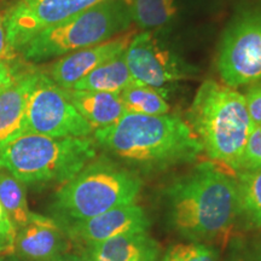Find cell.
Returning a JSON list of instances; mask_svg holds the SVG:
<instances>
[{
	"mask_svg": "<svg viewBox=\"0 0 261 261\" xmlns=\"http://www.w3.org/2000/svg\"><path fill=\"white\" fill-rule=\"evenodd\" d=\"M98 149L136 172L150 175L195 162L203 146L178 115H142L126 113L112 126L94 129Z\"/></svg>",
	"mask_w": 261,
	"mask_h": 261,
	"instance_id": "6da1fadb",
	"label": "cell"
},
{
	"mask_svg": "<svg viewBox=\"0 0 261 261\" xmlns=\"http://www.w3.org/2000/svg\"><path fill=\"white\" fill-rule=\"evenodd\" d=\"M162 207L167 227L188 242L218 240L240 215L236 177L213 161L198 163L163 189Z\"/></svg>",
	"mask_w": 261,
	"mask_h": 261,
	"instance_id": "7a4b0ae2",
	"label": "cell"
},
{
	"mask_svg": "<svg viewBox=\"0 0 261 261\" xmlns=\"http://www.w3.org/2000/svg\"><path fill=\"white\" fill-rule=\"evenodd\" d=\"M187 122L212 161L237 173L253 129L246 99L236 89L204 80L198 87Z\"/></svg>",
	"mask_w": 261,
	"mask_h": 261,
	"instance_id": "3957f363",
	"label": "cell"
},
{
	"mask_svg": "<svg viewBox=\"0 0 261 261\" xmlns=\"http://www.w3.org/2000/svg\"><path fill=\"white\" fill-rule=\"evenodd\" d=\"M143 178L106 154L96 156L52 196L48 217L61 227L136 203Z\"/></svg>",
	"mask_w": 261,
	"mask_h": 261,
	"instance_id": "277c9868",
	"label": "cell"
},
{
	"mask_svg": "<svg viewBox=\"0 0 261 261\" xmlns=\"http://www.w3.org/2000/svg\"><path fill=\"white\" fill-rule=\"evenodd\" d=\"M97 155L93 137L55 138L24 133L0 144V169L24 187L62 185Z\"/></svg>",
	"mask_w": 261,
	"mask_h": 261,
	"instance_id": "5b68a950",
	"label": "cell"
},
{
	"mask_svg": "<svg viewBox=\"0 0 261 261\" xmlns=\"http://www.w3.org/2000/svg\"><path fill=\"white\" fill-rule=\"evenodd\" d=\"M129 0H103L63 23L39 33L19 51L28 63H41L94 46L128 32Z\"/></svg>",
	"mask_w": 261,
	"mask_h": 261,
	"instance_id": "8992f818",
	"label": "cell"
},
{
	"mask_svg": "<svg viewBox=\"0 0 261 261\" xmlns=\"http://www.w3.org/2000/svg\"><path fill=\"white\" fill-rule=\"evenodd\" d=\"M215 67L224 85L232 89L261 81V5L238 11L223 32Z\"/></svg>",
	"mask_w": 261,
	"mask_h": 261,
	"instance_id": "52a82bcc",
	"label": "cell"
},
{
	"mask_svg": "<svg viewBox=\"0 0 261 261\" xmlns=\"http://www.w3.org/2000/svg\"><path fill=\"white\" fill-rule=\"evenodd\" d=\"M126 61L133 80L166 96L173 85L194 79L198 73L197 67L179 55L162 34L154 32L142 31L133 35L126 50Z\"/></svg>",
	"mask_w": 261,
	"mask_h": 261,
	"instance_id": "ba28073f",
	"label": "cell"
},
{
	"mask_svg": "<svg viewBox=\"0 0 261 261\" xmlns=\"http://www.w3.org/2000/svg\"><path fill=\"white\" fill-rule=\"evenodd\" d=\"M94 129L75 109L67 90L42 70L29 96L21 135L34 133L55 138L91 137Z\"/></svg>",
	"mask_w": 261,
	"mask_h": 261,
	"instance_id": "9c48e42d",
	"label": "cell"
},
{
	"mask_svg": "<svg viewBox=\"0 0 261 261\" xmlns=\"http://www.w3.org/2000/svg\"><path fill=\"white\" fill-rule=\"evenodd\" d=\"M103 0H18L4 12L9 46L16 55L39 33L63 23Z\"/></svg>",
	"mask_w": 261,
	"mask_h": 261,
	"instance_id": "30bf717a",
	"label": "cell"
},
{
	"mask_svg": "<svg viewBox=\"0 0 261 261\" xmlns=\"http://www.w3.org/2000/svg\"><path fill=\"white\" fill-rule=\"evenodd\" d=\"M150 227L148 214L136 203L121 205L90 219L63 226V231L75 246L100 243L122 234L144 233Z\"/></svg>",
	"mask_w": 261,
	"mask_h": 261,
	"instance_id": "8fae6325",
	"label": "cell"
},
{
	"mask_svg": "<svg viewBox=\"0 0 261 261\" xmlns=\"http://www.w3.org/2000/svg\"><path fill=\"white\" fill-rule=\"evenodd\" d=\"M69 242L56 220L33 212L29 223L16 231L11 254L23 261H54L68 252Z\"/></svg>",
	"mask_w": 261,
	"mask_h": 261,
	"instance_id": "7c38bea8",
	"label": "cell"
},
{
	"mask_svg": "<svg viewBox=\"0 0 261 261\" xmlns=\"http://www.w3.org/2000/svg\"><path fill=\"white\" fill-rule=\"evenodd\" d=\"M133 35V33L126 32L102 44L65 55L51 64L46 74L62 89L71 90L77 81L84 79L91 71L126 51Z\"/></svg>",
	"mask_w": 261,
	"mask_h": 261,
	"instance_id": "4fadbf2b",
	"label": "cell"
},
{
	"mask_svg": "<svg viewBox=\"0 0 261 261\" xmlns=\"http://www.w3.org/2000/svg\"><path fill=\"white\" fill-rule=\"evenodd\" d=\"M11 68V84L0 91V144L21 136L29 96L42 73L34 67Z\"/></svg>",
	"mask_w": 261,
	"mask_h": 261,
	"instance_id": "5bb4252c",
	"label": "cell"
},
{
	"mask_svg": "<svg viewBox=\"0 0 261 261\" xmlns=\"http://www.w3.org/2000/svg\"><path fill=\"white\" fill-rule=\"evenodd\" d=\"M75 248L87 261H159L161 256L160 244L148 232L122 234Z\"/></svg>",
	"mask_w": 261,
	"mask_h": 261,
	"instance_id": "9a60e30c",
	"label": "cell"
},
{
	"mask_svg": "<svg viewBox=\"0 0 261 261\" xmlns=\"http://www.w3.org/2000/svg\"><path fill=\"white\" fill-rule=\"evenodd\" d=\"M67 93L75 109L93 129L112 126L127 113L120 93L85 90H67Z\"/></svg>",
	"mask_w": 261,
	"mask_h": 261,
	"instance_id": "2e32d148",
	"label": "cell"
},
{
	"mask_svg": "<svg viewBox=\"0 0 261 261\" xmlns=\"http://www.w3.org/2000/svg\"><path fill=\"white\" fill-rule=\"evenodd\" d=\"M132 22L142 31L166 34L177 24L180 0H129Z\"/></svg>",
	"mask_w": 261,
	"mask_h": 261,
	"instance_id": "e0dca14e",
	"label": "cell"
},
{
	"mask_svg": "<svg viewBox=\"0 0 261 261\" xmlns=\"http://www.w3.org/2000/svg\"><path fill=\"white\" fill-rule=\"evenodd\" d=\"M127 50V48H126ZM133 81L126 61V51L113 57L74 85L71 90L120 93Z\"/></svg>",
	"mask_w": 261,
	"mask_h": 261,
	"instance_id": "ac0fdd59",
	"label": "cell"
},
{
	"mask_svg": "<svg viewBox=\"0 0 261 261\" xmlns=\"http://www.w3.org/2000/svg\"><path fill=\"white\" fill-rule=\"evenodd\" d=\"M240 215L250 228L261 227V168L236 173Z\"/></svg>",
	"mask_w": 261,
	"mask_h": 261,
	"instance_id": "d6986e66",
	"label": "cell"
},
{
	"mask_svg": "<svg viewBox=\"0 0 261 261\" xmlns=\"http://www.w3.org/2000/svg\"><path fill=\"white\" fill-rule=\"evenodd\" d=\"M166 94L160 90L133 80L120 92L127 113L142 115H165L169 113Z\"/></svg>",
	"mask_w": 261,
	"mask_h": 261,
	"instance_id": "ffe728a7",
	"label": "cell"
},
{
	"mask_svg": "<svg viewBox=\"0 0 261 261\" xmlns=\"http://www.w3.org/2000/svg\"><path fill=\"white\" fill-rule=\"evenodd\" d=\"M0 203L16 231L29 223L33 212L28 208L25 187L3 169H0Z\"/></svg>",
	"mask_w": 261,
	"mask_h": 261,
	"instance_id": "44dd1931",
	"label": "cell"
},
{
	"mask_svg": "<svg viewBox=\"0 0 261 261\" xmlns=\"http://www.w3.org/2000/svg\"><path fill=\"white\" fill-rule=\"evenodd\" d=\"M159 261H220V252L210 243H177L169 247Z\"/></svg>",
	"mask_w": 261,
	"mask_h": 261,
	"instance_id": "7402d4cb",
	"label": "cell"
},
{
	"mask_svg": "<svg viewBox=\"0 0 261 261\" xmlns=\"http://www.w3.org/2000/svg\"><path fill=\"white\" fill-rule=\"evenodd\" d=\"M256 168H261V126L253 127L250 132L241 160L240 171Z\"/></svg>",
	"mask_w": 261,
	"mask_h": 261,
	"instance_id": "603a6c76",
	"label": "cell"
},
{
	"mask_svg": "<svg viewBox=\"0 0 261 261\" xmlns=\"http://www.w3.org/2000/svg\"><path fill=\"white\" fill-rule=\"evenodd\" d=\"M226 261H261V236L252 242L236 244Z\"/></svg>",
	"mask_w": 261,
	"mask_h": 261,
	"instance_id": "cb8c5ba5",
	"label": "cell"
},
{
	"mask_svg": "<svg viewBox=\"0 0 261 261\" xmlns=\"http://www.w3.org/2000/svg\"><path fill=\"white\" fill-rule=\"evenodd\" d=\"M243 96L253 127L261 126V81L250 85Z\"/></svg>",
	"mask_w": 261,
	"mask_h": 261,
	"instance_id": "d4e9b609",
	"label": "cell"
},
{
	"mask_svg": "<svg viewBox=\"0 0 261 261\" xmlns=\"http://www.w3.org/2000/svg\"><path fill=\"white\" fill-rule=\"evenodd\" d=\"M16 237V228L6 215L0 203V255L10 254L12 250Z\"/></svg>",
	"mask_w": 261,
	"mask_h": 261,
	"instance_id": "484cf974",
	"label": "cell"
},
{
	"mask_svg": "<svg viewBox=\"0 0 261 261\" xmlns=\"http://www.w3.org/2000/svg\"><path fill=\"white\" fill-rule=\"evenodd\" d=\"M17 55L9 46L8 39H6V29L4 24V12L0 11V61L10 64L14 61Z\"/></svg>",
	"mask_w": 261,
	"mask_h": 261,
	"instance_id": "4316f807",
	"label": "cell"
},
{
	"mask_svg": "<svg viewBox=\"0 0 261 261\" xmlns=\"http://www.w3.org/2000/svg\"><path fill=\"white\" fill-rule=\"evenodd\" d=\"M12 68L11 65L0 61V91H3L11 84Z\"/></svg>",
	"mask_w": 261,
	"mask_h": 261,
	"instance_id": "83f0119b",
	"label": "cell"
},
{
	"mask_svg": "<svg viewBox=\"0 0 261 261\" xmlns=\"http://www.w3.org/2000/svg\"><path fill=\"white\" fill-rule=\"evenodd\" d=\"M54 261H87L86 259H85L84 256H81L79 253H64L62 254V255H60L57 257V259H55Z\"/></svg>",
	"mask_w": 261,
	"mask_h": 261,
	"instance_id": "f1b7e54d",
	"label": "cell"
},
{
	"mask_svg": "<svg viewBox=\"0 0 261 261\" xmlns=\"http://www.w3.org/2000/svg\"><path fill=\"white\" fill-rule=\"evenodd\" d=\"M0 261H23L22 259H19L14 254H4V255H0Z\"/></svg>",
	"mask_w": 261,
	"mask_h": 261,
	"instance_id": "f546056e",
	"label": "cell"
}]
</instances>
